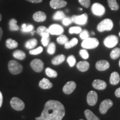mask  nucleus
Masks as SVG:
<instances>
[{"mask_svg": "<svg viewBox=\"0 0 120 120\" xmlns=\"http://www.w3.org/2000/svg\"><path fill=\"white\" fill-rule=\"evenodd\" d=\"M65 115V109L62 103L56 100H49L45 103L41 116L36 120H62Z\"/></svg>", "mask_w": 120, "mask_h": 120, "instance_id": "f257e3e1", "label": "nucleus"}, {"mask_svg": "<svg viewBox=\"0 0 120 120\" xmlns=\"http://www.w3.org/2000/svg\"><path fill=\"white\" fill-rule=\"evenodd\" d=\"M99 45V41L97 38L88 37L84 40L81 43L82 47L85 49H94Z\"/></svg>", "mask_w": 120, "mask_h": 120, "instance_id": "f03ea898", "label": "nucleus"}, {"mask_svg": "<svg viewBox=\"0 0 120 120\" xmlns=\"http://www.w3.org/2000/svg\"><path fill=\"white\" fill-rule=\"evenodd\" d=\"M8 67L9 71L13 75L19 74L23 70V67L21 64L15 60H11L8 62Z\"/></svg>", "mask_w": 120, "mask_h": 120, "instance_id": "7ed1b4c3", "label": "nucleus"}, {"mask_svg": "<svg viewBox=\"0 0 120 120\" xmlns=\"http://www.w3.org/2000/svg\"><path fill=\"white\" fill-rule=\"evenodd\" d=\"M113 23L111 19H107L102 21L97 26V30L99 32H103L105 31H110L112 29Z\"/></svg>", "mask_w": 120, "mask_h": 120, "instance_id": "20e7f679", "label": "nucleus"}, {"mask_svg": "<svg viewBox=\"0 0 120 120\" xmlns=\"http://www.w3.org/2000/svg\"><path fill=\"white\" fill-rule=\"evenodd\" d=\"M11 107L16 111H22L25 109V103L18 97H13L10 101Z\"/></svg>", "mask_w": 120, "mask_h": 120, "instance_id": "39448f33", "label": "nucleus"}, {"mask_svg": "<svg viewBox=\"0 0 120 120\" xmlns=\"http://www.w3.org/2000/svg\"><path fill=\"white\" fill-rule=\"evenodd\" d=\"M71 19L72 22L80 25H84L86 24L88 20V15L87 13H85L79 16L73 15L72 16Z\"/></svg>", "mask_w": 120, "mask_h": 120, "instance_id": "423d86ee", "label": "nucleus"}, {"mask_svg": "<svg viewBox=\"0 0 120 120\" xmlns=\"http://www.w3.org/2000/svg\"><path fill=\"white\" fill-rule=\"evenodd\" d=\"M91 10H92V13L97 16H103L106 11L105 7L102 4H98V3H95L93 4L91 7Z\"/></svg>", "mask_w": 120, "mask_h": 120, "instance_id": "0eeeda50", "label": "nucleus"}, {"mask_svg": "<svg viewBox=\"0 0 120 120\" xmlns=\"http://www.w3.org/2000/svg\"><path fill=\"white\" fill-rule=\"evenodd\" d=\"M118 38L116 36L110 35L105 39L103 43L105 46L108 48H112L117 44Z\"/></svg>", "mask_w": 120, "mask_h": 120, "instance_id": "6e6552de", "label": "nucleus"}, {"mask_svg": "<svg viewBox=\"0 0 120 120\" xmlns=\"http://www.w3.org/2000/svg\"><path fill=\"white\" fill-rule=\"evenodd\" d=\"M30 66L34 71L36 72H41L43 69L44 64L41 60L36 58L31 61Z\"/></svg>", "mask_w": 120, "mask_h": 120, "instance_id": "1a4fd4ad", "label": "nucleus"}, {"mask_svg": "<svg viewBox=\"0 0 120 120\" xmlns=\"http://www.w3.org/2000/svg\"><path fill=\"white\" fill-rule=\"evenodd\" d=\"M49 34L52 35H61L64 32V28L57 24H53L49 27Z\"/></svg>", "mask_w": 120, "mask_h": 120, "instance_id": "9d476101", "label": "nucleus"}, {"mask_svg": "<svg viewBox=\"0 0 120 120\" xmlns=\"http://www.w3.org/2000/svg\"><path fill=\"white\" fill-rule=\"evenodd\" d=\"M113 105V102L111 100L107 99L103 101L100 106V112L101 114H105L107 112L109 109Z\"/></svg>", "mask_w": 120, "mask_h": 120, "instance_id": "9b49d317", "label": "nucleus"}, {"mask_svg": "<svg viewBox=\"0 0 120 120\" xmlns=\"http://www.w3.org/2000/svg\"><path fill=\"white\" fill-rule=\"evenodd\" d=\"M98 96H97V93L95 91H91L88 93L87 96V102L90 106H94L96 104Z\"/></svg>", "mask_w": 120, "mask_h": 120, "instance_id": "f8f14e48", "label": "nucleus"}, {"mask_svg": "<svg viewBox=\"0 0 120 120\" xmlns=\"http://www.w3.org/2000/svg\"><path fill=\"white\" fill-rule=\"evenodd\" d=\"M76 87V84L74 81H68L63 87V91L64 94H69L72 93Z\"/></svg>", "mask_w": 120, "mask_h": 120, "instance_id": "ddd939ff", "label": "nucleus"}, {"mask_svg": "<svg viewBox=\"0 0 120 120\" xmlns=\"http://www.w3.org/2000/svg\"><path fill=\"white\" fill-rule=\"evenodd\" d=\"M67 3L64 0H51L49 2V4L51 8L53 9L61 8L65 7Z\"/></svg>", "mask_w": 120, "mask_h": 120, "instance_id": "4468645a", "label": "nucleus"}, {"mask_svg": "<svg viewBox=\"0 0 120 120\" xmlns=\"http://www.w3.org/2000/svg\"><path fill=\"white\" fill-rule=\"evenodd\" d=\"M109 67V64L106 60H100L96 64V68L100 71H105Z\"/></svg>", "mask_w": 120, "mask_h": 120, "instance_id": "2eb2a0df", "label": "nucleus"}, {"mask_svg": "<svg viewBox=\"0 0 120 120\" xmlns=\"http://www.w3.org/2000/svg\"><path fill=\"white\" fill-rule=\"evenodd\" d=\"M92 86L95 89L103 90L106 88L107 84L103 80H101V79H95L92 82Z\"/></svg>", "mask_w": 120, "mask_h": 120, "instance_id": "dca6fc26", "label": "nucleus"}, {"mask_svg": "<svg viewBox=\"0 0 120 120\" xmlns=\"http://www.w3.org/2000/svg\"><path fill=\"white\" fill-rule=\"evenodd\" d=\"M46 15L42 11H38L33 15V19L35 21L41 22H43L46 19Z\"/></svg>", "mask_w": 120, "mask_h": 120, "instance_id": "f3484780", "label": "nucleus"}, {"mask_svg": "<svg viewBox=\"0 0 120 120\" xmlns=\"http://www.w3.org/2000/svg\"><path fill=\"white\" fill-rule=\"evenodd\" d=\"M37 33L39 35L41 36L42 37H49V28L45 26H40L37 28Z\"/></svg>", "mask_w": 120, "mask_h": 120, "instance_id": "a211bd4d", "label": "nucleus"}, {"mask_svg": "<svg viewBox=\"0 0 120 120\" xmlns=\"http://www.w3.org/2000/svg\"><path fill=\"white\" fill-rule=\"evenodd\" d=\"M39 86L42 89H49L53 86V84L47 79H42L39 83Z\"/></svg>", "mask_w": 120, "mask_h": 120, "instance_id": "6ab92c4d", "label": "nucleus"}, {"mask_svg": "<svg viewBox=\"0 0 120 120\" xmlns=\"http://www.w3.org/2000/svg\"><path fill=\"white\" fill-rule=\"evenodd\" d=\"M76 67L79 71L81 72L87 71L90 67V64L87 61H83L78 62L76 64Z\"/></svg>", "mask_w": 120, "mask_h": 120, "instance_id": "aec40b11", "label": "nucleus"}, {"mask_svg": "<svg viewBox=\"0 0 120 120\" xmlns=\"http://www.w3.org/2000/svg\"><path fill=\"white\" fill-rule=\"evenodd\" d=\"M120 81V75L117 72H113L111 73L109 79V82L112 85H116Z\"/></svg>", "mask_w": 120, "mask_h": 120, "instance_id": "412c9836", "label": "nucleus"}, {"mask_svg": "<svg viewBox=\"0 0 120 120\" xmlns=\"http://www.w3.org/2000/svg\"><path fill=\"white\" fill-rule=\"evenodd\" d=\"M66 57L64 55H60L54 57L52 60V64L55 65H58L64 62L65 60Z\"/></svg>", "mask_w": 120, "mask_h": 120, "instance_id": "4be33fe9", "label": "nucleus"}, {"mask_svg": "<svg viewBox=\"0 0 120 120\" xmlns=\"http://www.w3.org/2000/svg\"><path fill=\"white\" fill-rule=\"evenodd\" d=\"M85 115L87 120H100L98 117L96 116L90 109H86L85 111Z\"/></svg>", "mask_w": 120, "mask_h": 120, "instance_id": "5701e85b", "label": "nucleus"}, {"mask_svg": "<svg viewBox=\"0 0 120 120\" xmlns=\"http://www.w3.org/2000/svg\"><path fill=\"white\" fill-rule=\"evenodd\" d=\"M6 45L8 49H13L17 47L18 43L15 40H13L11 38H8L6 41Z\"/></svg>", "mask_w": 120, "mask_h": 120, "instance_id": "b1692460", "label": "nucleus"}, {"mask_svg": "<svg viewBox=\"0 0 120 120\" xmlns=\"http://www.w3.org/2000/svg\"><path fill=\"white\" fill-rule=\"evenodd\" d=\"M9 27L11 31H19V26L17 25V21L15 19H11L9 21Z\"/></svg>", "mask_w": 120, "mask_h": 120, "instance_id": "393cba45", "label": "nucleus"}, {"mask_svg": "<svg viewBox=\"0 0 120 120\" xmlns=\"http://www.w3.org/2000/svg\"><path fill=\"white\" fill-rule=\"evenodd\" d=\"M37 45V40L35 38H32L26 42V44H25V47L27 49H34V47H35Z\"/></svg>", "mask_w": 120, "mask_h": 120, "instance_id": "a878e982", "label": "nucleus"}, {"mask_svg": "<svg viewBox=\"0 0 120 120\" xmlns=\"http://www.w3.org/2000/svg\"><path fill=\"white\" fill-rule=\"evenodd\" d=\"M13 56L15 58L17 59L22 60H24L26 57V54L21 50H16L13 53Z\"/></svg>", "mask_w": 120, "mask_h": 120, "instance_id": "bb28decb", "label": "nucleus"}, {"mask_svg": "<svg viewBox=\"0 0 120 120\" xmlns=\"http://www.w3.org/2000/svg\"><path fill=\"white\" fill-rule=\"evenodd\" d=\"M78 43V40L76 38H73L70 41H68L64 44V47L66 49H71L74 47Z\"/></svg>", "mask_w": 120, "mask_h": 120, "instance_id": "cd10ccee", "label": "nucleus"}, {"mask_svg": "<svg viewBox=\"0 0 120 120\" xmlns=\"http://www.w3.org/2000/svg\"><path fill=\"white\" fill-rule=\"evenodd\" d=\"M107 2L109 8L113 11H117L119 8V5L117 3L116 0H107Z\"/></svg>", "mask_w": 120, "mask_h": 120, "instance_id": "c85d7f7f", "label": "nucleus"}, {"mask_svg": "<svg viewBox=\"0 0 120 120\" xmlns=\"http://www.w3.org/2000/svg\"><path fill=\"white\" fill-rule=\"evenodd\" d=\"M45 72H46V74L47 75V76L49 77H56L58 75L57 72L55 70L49 68V67L46 68V70H45Z\"/></svg>", "mask_w": 120, "mask_h": 120, "instance_id": "c756f323", "label": "nucleus"}, {"mask_svg": "<svg viewBox=\"0 0 120 120\" xmlns=\"http://www.w3.org/2000/svg\"><path fill=\"white\" fill-rule=\"evenodd\" d=\"M120 56V49L116 48L112 51L110 53V57L112 59L115 60Z\"/></svg>", "mask_w": 120, "mask_h": 120, "instance_id": "7c9ffc66", "label": "nucleus"}, {"mask_svg": "<svg viewBox=\"0 0 120 120\" xmlns=\"http://www.w3.org/2000/svg\"><path fill=\"white\" fill-rule=\"evenodd\" d=\"M65 17V15L62 11H58L55 13L53 16V19L55 20H61Z\"/></svg>", "mask_w": 120, "mask_h": 120, "instance_id": "2f4dec72", "label": "nucleus"}, {"mask_svg": "<svg viewBox=\"0 0 120 120\" xmlns=\"http://www.w3.org/2000/svg\"><path fill=\"white\" fill-rule=\"evenodd\" d=\"M56 51V45L55 43H50L48 45L47 52L49 55H53Z\"/></svg>", "mask_w": 120, "mask_h": 120, "instance_id": "473e14b6", "label": "nucleus"}, {"mask_svg": "<svg viewBox=\"0 0 120 120\" xmlns=\"http://www.w3.org/2000/svg\"><path fill=\"white\" fill-rule=\"evenodd\" d=\"M68 41V38L64 34H61V36L57 38V42L60 45H64Z\"/></svg>", "mask_w": 120, "mask_h": 120, "instance_id": "72a5a7b5", "label": "nucleus"}, {"mask_svg": "<svg viewBox=\"0 0 120 120\" xmlns=\"http://www.w3.org/2000/svg\"><path fill=\"white\" fill-rule=\"evenodd\" d=\"M82 31V29L80 27H72L69 29V33L70 34H80L81 32Z\"/></svg>", "mask_w": 120, "mask_h": 120, "instance_id": "f704fd0d", "label": "nucleus"}, {"mask_svg": "<svg viewBox=\"0 0 120 120\" xmlns=\"http://www.w3.org/2000/svg\"><path fill=\"white\" fill-rule=\"evenodd\" d=\"M67 61L68 62V64H69V66L70 67H73L75 65L76 62V58H75V56H73V55H71L67 58Z\"/></svg>", "mask_w": 120, "mask_h": 120, "instance_id": "c9c22d12", "label": "nucleus"}, {"mask_svg": "<svg viewBox=\"0 0 120 120\" xmlns=\"http://www.w3.org/2000/svg\"><path fill=\"white\" fill-rule=\"evenodd\" d=\"M42 51H43V48L42 47H39L36 49H32V50H30L29 53L31 54V55H38V54L41 53Z\"/></svg>", "mask_w": 120, "mask_h": 120, "instance_id": "e433bc0d", "label": "nucleus"}, {"mask_svg": "<svg viewBox=\"0 0 120 120\" xmlns=\"http://www.w3.org/2000/svg\"><path fill=\"white\" fill-rule=\"evenodd\" d=\"M79 55L83 59H87L89 57V54H88L87 51L85 49H81L80 51H79Z\"/></svg>", "mask_w": 120, "mask_h": 120, "instance_id": "4c0bfd02", "label": "nucleus"}, {"mask_svg": "<svg viewBox=\"0 0 120 120\" xmlns=\"http://www.w3.org/2000/svg\"><path fill=\"white\" fill-rule=\"evenodd\" d=\"M79 37H80V38L83 40L88 38V37H89V34H88V32L87 30H84L83 31H82L81 32L80 34H79Z\"/></svg>", "mask_w": 120, "mask_h": 120, "instance_id": "58836bf2", "label": "nucleus"}, {"mask_svg": "<svg viewBox=\"0 0 120 120\" xmlns=\"http://www.w3.org/2000/svg\"><path fill=\"white\" fill-rule=\"evenodd\" d=\"M79 2L80 4L85 8H88L91 4L90 0H79Z\"/></svg>", "mask_w": 120, "mask_h": 120, "instance_id": "ea45409f", "label": "nucleus"}, {"mask_svg": "<svg viewBox=\"0 0 120 120\" xmlns=\"http://www.w3.org/2000/svg\"><path fill=\"white\" fill-rule=\"evenodd\" d=\"M72 21L71 18L69 17H64V19H62V23L64 24V26H68L71 24Z\"/></svg>", "mask_w": 120, "mask_h": 120, "instance_id": "a19ab883", "label": "nucleus"}, {"mask_svg": "<svg viewBox=\"0 0 120 120\" xmlns=\"http://www.w3.org/2000/svg\"><path fill=\"white\" fill-rule=\"evenodd\" d=\"M33 29H34V26L31 25H29L28 26H26V27L22 28V31L24 32H31Z\"/></svg>", "mask_w": 120, "mask_h": 120, "instance_id": "79ce46f5", "label": "nucleus"}, {"mask_svg": "<svg viewBox=\"0 0 120 120\" xmlns=\"http://www.w3.org/2000/svg\"><path fill=\"white\" fill-rule=\"evenodd\" d=\"M49 37H42L41 43L44 46H47L49 45Z\"/></svg>", "mask_w": 120, "mask_h": 120, "instance_id": "37998d69", "label": "nucleus"}, {"mask_svg": "<svg viewBox=\"0 0 120 120\" xmlns=\"http://www.w3.org/2000/svg\"><path fill=\"white\" fill-rule=\"evenodd\" d=\"M115 94V95H116V97L120 98V87L117 88V89L116 90Z\"/></svg>", "mask_w": 120, "mask_h": 120, "instance_id": "c03bdc74", "label": "nucleus"}, {"mask_svg": "<svg viewBox=\"0 0 120 120\" xmlns=\"http://www.w3.org/2000/svg\"><path fill=\"white\" fill-rule=\"evenodd\" d=\"M26 1H28V2H30L35 3V4H37V3L41 2L43 0H26Z\"/></svg>", "mask_w": 120, "mask_h": 120, "instance_id": "a18cd8bd", "label": "nucleus"}, {"mask_svg": "<svg viewBox=\"0 0 120 120\" xmlns=\"http://www.w3.org/2000/svg\"><path fill=\"white\" fill-rule=\"evenodd\" d=\"M3 102V96L2 93H1V91H0V108H1V106H2Z\"/></svg>", "mask_w": 120, "mask_h": 120, "instance_id": "49530a36", "label": "nucleus"}, {"mask_svg": "<svg viewBox=\"0 0 120 120\" xmlns=\"http://www.w3.org/2000/svg\"><path fill=\"white\" fill-rule=\"evenodd\" d=\"M2 34H3L2 29V28H1V27H0V41H1V38H2Z\"/></svg>", "mask_w": 120, "mask_h": 120, "instance_id": "de8ad7c7", "label": "nucleus"}, {"mask_svg": "<svg viewBox=\"0 0 120 120\" xmlns=\"http://www.w3.org/2000/svg\"><path fill=\"white\" fill-rule=\"evenodd\" d=\"M26 26H27L26 24L24 23V24H23V25H22V28H25V27H26Z\"/></svg>", "mask_w": 120, "mask_h": 120, "instance_id": "09e8293b", "label": "nucleus"}, {"mask_svg": "<svg viewBox=\"0 0 120 120\" xmlns=\"http://www.w3.org/2000/svg\"><path fill=\"white\" fill-rule=\"evenodd\" d=\"M2 20V15H1V13H0V21Z\"/></svg>", "mask_w": 120, "mask_h": 120, "instance_id": "8fccbe9b", "label": "nucleus"}, {"mask_svg": "<svg viewBox=\"0 0 120 120\" xmlns=\"http://www.w3.org/2000/svg\"><path fill=\"white\" fill-rule=\"evenodd\" d=\"M35 32V31H32V32H31V34H32L33 35V34H34V33Z\"/></svg>", "mask_w": 120, "mask_h": 120, "instance_id": "3c124183", "label": "nucleus"}, {"mask_svg": "<svg viewBox=\"0 0 120 120\" xmlns=\"http://www.w3.org/2000/svg\"><path fill=\"white\" fill-rule=\"evenodd\" d=\"M92 34H94V32H92Z\"/></svg>", "mask_w": 120, "mask_h": 120, "instance_id": "603ef678", "label": "nucleus"}, {"mask_svg": "<svg viewBox=\"0 0 120 120\" xmlns=\"http://www.w3.org/2000/svg\"><path fill=\"white\" fill-rule=\"evenodd\" d=\"M119 66H120V61H119Z\"/></svg>", "mask_w": 120, "mask_h": 120, "instance_id": "864d4df0", "label": "nucleus"}, {"mask_svg": "<svg viewBox=\"0 0 120 120\" xmlns=\"http://www.w3.org/2000/svg\"><path fill=\"white\" fill-rule=\"evenodd\" d=\"M119 35H120V32L119 33Z\"/></svg>", "mask_w": 120, "mask_h": 120, "instance_id": "5fc2aeb1", "label": "nucleus"}, {"mask_svg": "<svg viewBox=\"0 0 120 120\" xmlns=\"http://www.w3.org/2000/svg\"></svg>", "mask_w": 120, "mask_h": 120, "instance_id": "6e6d98bb", "label": "nucleus"}]
</instances>
